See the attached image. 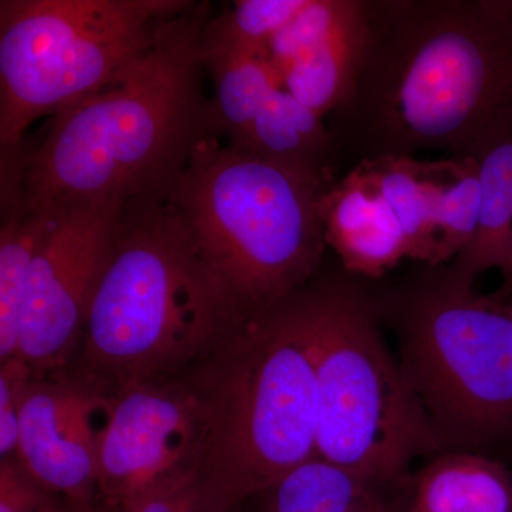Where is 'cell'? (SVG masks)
Masks as SVG:
<instances>
[{
  "mask_svg": "<svg viewBox=\"0 0 512 512\" xmlns=\"http://www.w3.org/2000/svg\"><path fill=\"white\" fill-rule=\"evenodd\" d=\"M227 146L247 156L335 180L333 163L339 154L330 128L284 87L266 100L245 133Z\"/></svg>",
  "mask_w": 512,
  "mask_h": 512,
  "instance_id": "15",
  "label": "cell"
},
{
  "mask_svg": "<svg viewBox=\"0 0 512 512\" xmlns=\"http://www.w3.org/2000/svg\"><path fill=\"white\" fill-rule=\"evenodd\" d=\"M59 212L26 201L22 180L2 184L0 363L19 357L30 274Z\"/></svg>",
  "mask_w": 512,
  "mask_h": 512,
  "instance_id": "14",
  "label": "cell"
},
{
  "mask_svg": "<svg viewBox=\"0 0 512 512\" xmlns=\"http://www.w3.org/2000/svg\"><path fill=\"white\" fill-rule=\"evenodd\" d=\"M195 3L183 0H2L0 156L23 147L29 126L111 86L165 26Z\"/></svg>",
  "mask_w": 512,
  "mask_h": 512,
  "instance_id": "8",
  "label": "cell"
},
{
  "mask_svg": "<svg viewBox=\"0 0 512 512\" xmlns=\"http://www.w3.org/2000/svg\"><path fill=\"white\" fill-rule=\"evenodd\" d=\"M436 210L437 249L434 264L450 265L476 232L481 207L480 161L446 157L420 161Z\"/></svg>",
  "mask_w": 512,
  "mask_h": 512,
  "instance_id": "21",
  "label": "cell"
},
{
  "mask_svg": "<svg viewBox=\"0 0 512 512\" xmlns=\"http://www.w3.org/2000/svg\"><path fill=\"white\" fill-rule=\"evenodd\" d=\"M417 265L372 286L404 379L443 451L495 456L512 448V301L478 292L450 265Z\"/></svg>",
  "mask_w": 512,
  "mask_h": 512,
  "instance_id": "5",
  "label": "cell"
},
{
  "mask_svg": "<svg viewBox=\"0 0 512 512\" xmlns=\"http://www.w3.org/2000/svg\"><path fill=\"white\" fill-rule=\"evenodd\" d=\"M126 202L77 205L57 215L33 264L19 357L33 376L72 365Z\"/></svg>",
  "mask_w": 512,
  "mask_h": 512,
  "instance_id": "10",
  "label": "cell"
},
{
  "mask_svg": "<svg viewBox=\"0 0 512 512\" xmlns=\"http://www.w3.org/2000/svg\"><path fill=\"white\" fill-rule=\"evenodd\" d=\"M367 0H356L348 18L281 74L282 87L322 119L349 96L365 52Z\"/></svg>",
  "mask_w": 512,
  "mask_h": 512,
  "instance_id": "17",
  "label": "cell"
},
{
  "mask_svg": "<svg viewBox=\"0 0 512 512\" xmlns=\"http://www.w3.org/2000/svg\"><path fill=\"white\" fill-rule=\"evenodd\" d=\"M33 373L20 357L0 363V456L16 457L19 424Z\"/></svg>",
  "mask_w": 512,
  "mask_h": 512,
  "instance_id": "24",
  "label": "cell"
},
{
  "mask_svg": "<svg viewBox=\"0 0 512 512\" xmlns=\"http://www.w3.org/2000/svg\"><path fill=\"white\" fill-rule=\"evenodd\" d=\"M308 0H238L217 18H208L204 43L268 60L272 40Z\"/></svg>",
  "mask_w": 512,
  "mask_h": 512,
  "instance_id": "22",
  "label": "cell"
},
{
  "mask_svg": "<svg viewBox=\"0 0 512 512\" xmlns=\"http://www.w3.org/2000/svg\"><path fill=\"white\" fill-rule=\"evenodd\" d=\"M207 20L192 6L116 83L53 116L22 151L26 201L62 211L167 194L198 144L218 136L202 87Z\"/></svg>",
  "mask_w": 512,
  "mask_h": 512,
  "instance_id": "2",
  "label": "cell"
},
{
  "mask_svg": "<svg viewBox=\"0 0 512 512\" xmlns=\"http://www.w3.org/2000/svg\"><path fill=\"white\" fill-rule=\"evenodd\" d=\"M55 494L37 483L18 458L0 463V512H40L56 503Z\"/></svg>",
  "mask_w": 512,
  "mask_h": 512,
  "instance_id": "25",
  "label": "cell"
},
{
  "mask_svg": "<svg viewBox=\"0 0 512 512\" xmlns=\"http://www.w3.org/2000/svg\"><path fill=\"white\" fill-rule=\"evenodd\" d=\"M501 275H503V285H501V288L498 289V292H495L494 295L507 301V299L512 298V248L510 258H508L507 265H505Z\"/></svg>",
  "mask_w": 512,
  "mask_h": 512,
  "instance_id": "27",
  "label": "cell"
},
{
  "mask_svg": "<svg viewBox=\"0 0 512 512\" xmlns=\"http://www.w3.org/2000/svg\"><path fill=\"white\" fill-rule=\"evenodd\" d=\"M298 292L187 372L207 409L197 485L210 512H238L318 457L315 367Z\"/></svg>",
  "mask_w": 512,
  "mask_h": 512,
  "instance_id": "4",
  "label": "cell"
},
{
  "mask_svg": "<svg viewBox=\"0 0 512 512\" xmlns=\"http://www.w3.org/2000/svg\"><path fill=\"white\" fill-rule=\"evenodd\" d=\"M254 318L165 195L124 204L69 369L109 392L184 375Z\"/></svg>",
  "mask_w": 512,
  "mask_h": 512,
  "instance_id": "3",
  "label": "cell"
},
{
  "mask_svg": "<svg viewBox=\"0 0 512 512\" xmlns=\"http://www.w3.org/2000/svg\"><path fill=\"white\" fill-rule=\"evenodd\" d=\"M40 512H72V507H70V504L67 503V501H64V503L56 501L55 504L49 505V507Z\"/></svg>",
  "mask_w": 512,
  "mask_h": 512,
  "instance_id": "30",
  "label": "cell"
},
{
  "mask_svg": "<svg viewBox=\"0 0 512 512\" xmlns=\"http://www.w3.org/2000/svg\"><path fill=\"white\" fill-rule=\"evenodd\" d=\"M205 72L214 83L211 100L212 121L218 136L227 143L238 140L266 100L281 89L274 67L264 57L207 46L202 39Z\"/></svg>",
  "mask_w": 512,
  "mask_h": 512,
  "instance_id": "18",
  "label": "cell"
},
{
  "mask_svg": "<svg viewBox=\"0 0 512 512\" xmlns=\"http://www.w3.org/2000/svg\"><path fill=\"white\" fill-rule=\"evenodd\" d=\"M111 392L73 369L35 377L19 424L22 467L49 493L72 507L94 503L99 454Z\"/></svg>",
  "mask_w": 512,
  "mask_h": 512,
  "instance_id": "11",
  "label": "cell"
},
{
  "mask_svg": "<svg viewBox=\"0 0 512 512\" xmlns=\"http://www.w3.org/2000/svg\"><path fill=\"white\" fill-rule=\"evenodd\" d=\"M72 507V505H70ZM72 512H117L114 510H111V508H97L96 505L89 504V505H82V507H72Z\"/></svg>",
  "mask_w": 512,
  "mask_h": 512,
  "instance_id": "29",
  "label": "cell"
},
{
  "mask_svg": "<svg viewBox=\"0 0 512 512\" xmlns=\"http://www.w3.org/2000/svg\"><path fill=\"white\" fill-rule=\"evenodd\" d=\"M336 180L202 140L165 197L251 318L325 264L320 202Z\"/></svg>",
  "mask_w": 512,
  "mask_h": 512,
  "instance_id": "6",
  "label": "cell"
},
{
  "mask_svg": "<svg viewBox=\"0 0 512 512\" xmlns=\"http://www.w3.org/2000/svg\"><path fill=\"white\" fill-rule=\"evenodd\" d=\"M410 512H512V470L500 457L443 451L400 488Z\"/></svg>",
  "mask_w": 512,
  "mask_h": 512,
  "instance_id": "13",
  "label": "cell"
},
{
  "mask_svg": "<svg viewBox=\"0 0 512 512\" xmlns=\"http://www.w3.org/2000/svg\"><path fill=\"white\" fill-rule=\"evenodd\" d=\"M355 5L356 0H308V5L275 36L269 46L268 62L274 67L279 80L289 64L338 28Z\"/></svg>",
  "mask_w": 512,
  "mask_h": 512,
  "instance_id": "23",
  "label": "cell"
},
{
  "mask_svg": "<svg viewBox=\"0 0 512 512\" xmlns=\"http://www.w3.org/2000/svg\"><path fill=\"white\" fill-rule=\"evenodd\" d=\"M400 490L312 458L249 498L238 512H396Z\"/></svg>",
  "mask_w": 512,
  "mask_h": 512,
  "instance_id": "16",
  "label": "cell"
},
{
  "mask_svg": "<svg viewBox=\"0 0 512 512\" xmlns=\"http://www.w3.org/2000/svg\"><path fill=\"white\" fill-rule=\"evenodd\" d=\"M120 512H210L202 503L197 480L165 488L143 500L128 505Z\"/></svg>",
  "mask_w": 512,
  "mask_h": 512,
  "instance_id": "26",
  "label": "cell"
},
{
  "mask_svg": "<svg viewBox=\"0 0 512 512\" xmlns=\"http://www.w3.org/2000/svg\"><path fill=\"white\" fill-rule=\"evenodd\" d=\"M355 170L389 205L409 247V259L433 265L437 249L436 210L430 185L414 157H382L360 161Z\"/></svg>",
  "mask_w": 512,
  "mask_h": 512,
  "instance_id": "20",
  "label": "cell"
},
{
  "mask_svg": "<svg viewBox=\"0 0 512 512\" xmlns=\"http://www.w3.org/2000/svg\"><path fill=\"white\" fill-rule=\"evenodd\" d=\"M207 436V409L188 373L113 390L97 494L120 512L147 495L198 480Z\"/></svg>",
  "mask_w": 512,
  "mask_h": 512,
  "instance_id": "9",
  "label": "cell"
},
{
  "mask_svg": "<svg viewBox=\"0 0 512 512\" xmlns=\"http://www.w3.org/2000/svg\"><path fill=\"white\" fill-rule=\"evenodd\" d=\"M340 269L298 292L315 367L316 456L386 487L443 453L384 338L372 286Z\"/></svg>",
  "mask_w": 512,
  "mask_h": 512,
  "instance_id": "7",
  "label": "cell"
},
{
  "mask_svg": "<svg viewBox=\"0 0 512 512\" xmlns=\"http://www.w3.org/2000/svg\"><path fill=\"white\" fill-rule=\"evenodd\" d=\"M325 241L348 274L366 281L384 276L409 259L399 222L355 168L330 185L320 202Z\"/></svg>",
  "mask_w": 512,
  "mask_h": 512,
  "instance_id": "12",
  "label": "cell"
},
{
  "mask_svg": "<svg viewBox=\"0 0 512 512\" xmlns=\"http://www.w3.org/2000/svg\"><path fill=\"white\" fill-rule=\"evenodd\" d=\"M396 512H410L409 510H407L406 507H404L403 500H402V494H400V504H399V508H397Z\"/></svg>",
  "mask_w": 512,
  "mask_h": 512,
  "instance_id": "31",
  "label": "cell"
},
{
  "mask_svg": "<svg viewBox=\"0 0 512 512\" xmlns=\"http://www.w3.org/2000/svg\"><path fill=\"white\" fill-rule=\"evenodd\" d=\"M481 207L474 237L450 268L476 284L490 269L503 272L512 248V138L480 160Z\"/></svg>",
  "mask_w": 512,
  "mask_h": 512,
  "instance_id": "19",
  "label": "cell"
},
{
  "mask_svg": "<svg viewBox=\"0 0 512 512\" xmlns=\"http://www.w3.org/2000/svg\"><path fill=\"white\" fill-rule=\"evenodd\" d=\"M491 5L498 13L504 16L505 19L512 22V0H491Z\"/></svg>",
  "mask_w": 512,
  "mask_h": 512,
  "instance_id": "28",
  "label": "cell"
},
{
  "mask_svg": "<svg viewBox=\"0 0 512 512\" xmlns=\"http://www.w3.org/2000/svg\"><path fill=\"white\" fill-rule=\"evenodd\" d=\"M329 128L357 163L480 161L512 138V22L491 0H367L365 52Z\"/></svg>",
  "mask_w": 512,
  "mask_h": 512,
  "instance_id": "1",
  "label": "cell"
}]
</instances>
